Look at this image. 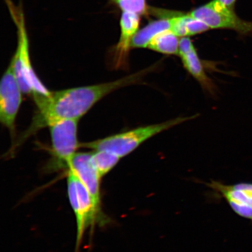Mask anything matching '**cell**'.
Wrapping results in <instances>:
<instances>
[{
    "instance_id": "obj_1",
    "label": "cell",
    "mask_w": 252,
    "mask_h": 252,
    "mask_svg": "<svg viewBox=\"0 0 252 252\" xmlns=\"http://www.w3.org/2000/svg\"><path fill=\"white\" fill-rule=\"evenodd\" d=\"M152 70L149 67L109 83L51 91L47 95L34 97L37 110L32 121L29 128L12 144L11 151L14 153L32 135L53 123L63 120L79 121L103 97L120 88L137 83Z\"/></svg>"
},
{
    "instance_id": "obj_2",
    "label": "cell",
    "mask_w": 252,
    "mask_h": 252,
    "mask_svg": "<svg viewBox=\"0 0 252 252\" xmlns=\"http://www.w3.org/2000/svg\"><path fill=\"white\" fill-rule=\"evenodd\" d=\"M5 1L17 30V47L11 62L19 86L24 94H29L33 98L39 95H47L51 91L37 77L32 64L29 37L23 7L14 4L12 0Z\"/></svg>"
},
{
    "instance_id": "obj_3",
    "label": "cell",
    "mask_w": 252,
    "mask_h": 252,
    "mask_svg": "<svg viewBox=\"0 0 252 252\" xmlns=\"http://www.w3.org/2000/svg\"><path fill=\"white\" fill-rule=\"evenodd\" d=\"M196 117L197 115L178 118L160 124L137 127L101 139L80 143V148L93 151H109L122 159L133 153L140 145L150 138Z\"/></svg>"
},
{
    "instance_id": "obj_4",
    "label": "cell",
    "mask_w": 252,
    "mask_h": 252,
    "mask_svg": "<svg viewBox=\"0 0 252 252\" xmlns=\"http://www.w3.org/2000/svg\"><path fill=\"white\" fill-rule=\"evenodd\" d=\"M67 193L77 223L76 252L87 229L96 222L103 221L102 209L96 206L89 191L70 169H67Z\"/></svg>"
},
{
    "instance_id": "obj_5",
    "label": "cell",
    "mask_w": 252,
    "mask_h": 252,
    "mask_svg": "<svg viewBox=\"0 0 252 252\" xmlns=\"http://www.w3.org/2000/svg\"><path fill=\"white\" fill-rule=\"evenodd\" d=\"M77 120H63L49 126L52 140V158L49 169H68L72 157L80 148Z\"/></svg>"
},
{
    "instance_id": "obj_6",
    "label": "cell",
    "mask_w": 252,
    "mask_h": 252,
    "mask_svg": "<svg viewBox=\"0 0 252 252\" xmlns=\"http://www.w3.org/2000/svg\"><path fill=\"white\" fill-rule=\"evenodd\" d=\"M190 14L204 22L210 29L231 30L243 35L252 36V22L242 20L234 9L226 7L219 0H213Z\"/></svg>"
},
{
    "instance_id": "obj_7",
    "label": "cell",
    "mask_w": 252,
    "mask_h": 252,
    "mask_svg": "<svg viewBox=\"0 0 252 252\" xmlns=\"http://www.w3.org/2000/svg\"><path fill=\"white\" fill-rule=\"evenodd\" d=\"M23 94L11 62L0 84V121L12 137L15 135L16 119L23 102Z\"/></svg>"
},
{
    "instance_id": "obj_8",
    "label": "cell",
    "mask_w": 252,
    "mask_h": 252,
    "mask_svg": "<svg viewBox=\"0 0 252 252\" xmlns=\"http://www.w3.org/2000/svg\"><path fill=\"white\" fill-rule=\"evenodd\" d=\"M208 185L224 198L238 216L252 222V183L227 185L214 181Z\"/></svg>"
},
{
    "instance_id": "obj_9",
    "label": "cell",
    "mask_w": 252,
    "mask_h": 252,
    "mask_svg": "<svg viewBox=\"0 0 252 252\" xmlns=\"http://www.w3.org/2000/svg\"><path fill=\"white\" fill-rule=\"evenodd\" d=\"M140 23L139 15L122 12L120 20L121 36L117 45L113 48L111 56L112 65L115 69L127 68L132 40L139 30Z\"/></svg>"
},
{
    "instance_id": "obj_10",
    "label": "cell",
    "mask_w": 252,
    "mask_h": 252,
    "mask_svg": "<svg viewBox=\"0 0 252 252\" xmlns=\"http://www.w3.org/2000/svg\"><path fill=\"white\" fill-rule=\"evenodd\" d=\"M92 152H77L71 160L68 169L73 172L89 191L94 203L101 209L100 177L93 165Z\"/></svg>"
},
{
    "instance_id": "obj_11",
    "label": "cell",
    "mask_w": 252,
    "mask_h": 252,
    "mask_svg": "<svg viewBox=\"0 0 252 252\" xmlns=\"http://www.w3.org/2000/svg\"><path fill=\"white\" fill-rule=\"evenodd\" d=\"M179 56L181 59L183 65L189 73L196 79L204 89L209 92H213L215 86L212 80L208 77L194 46L187 52Z\"/></svg>"
},
{
    "instance_id": "obj_12",
    "label": "cell",
    "mask_w": 252,
    "mask_h": 252,
    "mask_svg": "<svg viewBox=\"0 0 252 252\" xmlns=\"http://www.w3.org/2000/svg\"><path fill=\"white\" fill-rule=\"evenodd\" d=\"M169 17L166 16L151 22L146 27L138 30L132 40V48H147L151 40L157 34L163 31L171 30Z\"/></svg>"
},
{
    "instance_id": "obj_13",
    "label": "cell",
    "mask_w": 252,
    "mask_h": 252,
    "mask_svg": "<svg viewBox=\"0 0 252 252\" xmlns=\"http://www.w3.org/2000/svg\"><path fill=\"white\" fill-rule=\"evenodd\" d=\"M178 36L171 30L162 32L151 40L147 49L166 55H178Z\"/></svg>"
},
{
    "instance_id": "obj_14",
    "label": "cell",
    "mask_w": 252,
    "mask_h": 252,
    "mask_svg": "<svg viewBox=\"0 0 252 252\" xmlns=\"http://www.w3.org/2000/svg\"><path fill=\"white\" fill-rule=\"evenodd\" d=\"M91 159L100 177L103 178L115 168L121 158L109 151L100 150L93 151Z\"/></svg>"
},
{
    "instance_id": "obj_15",
    "label": "cell",
    "mask_w": 252,
    "mask_h": 252,
    "mask_svg": "<svg viewBox=\"0 0 252 252\" xmlns=\"http://www.w3.org/2000/svg\"><path fill=\"white\" fill-rule=\"evenodd\" d=\"M123 12L138 15L146 13L147 10L146 0H111Z\"/></svg>"
},
{
    "instance_id": "obj_16",
    "label": "cell",
    "mask_w": 252,
    "mask_h": 252,
    "mask_svg": "<svg viewBox=\"0 0 252 252\" xmlns=\"http://www.w3.org/2000/svg\"><path fill=\"white\" fill-rule=\"evenodd\" d=\"M186 27L188 36L203 33L210 29L204 22L194 18L190 13L187 14Z\"/></svg>"
},
{
    "instance_id": "obj_17",
    "label": "cell",
    "mask_w": 252,
    "mask_h": 252,
    "mask_svg": "<svg viewBox=\"0 0 252 252\" xmlns=\"http://www.w3.org/2000/svg\"><path fill=\"white\" fill-rule=\"evenodd\" d=\"M219 1L226 7L234 9L236 0H219Z\"/></svg>"
}]
</instances>
